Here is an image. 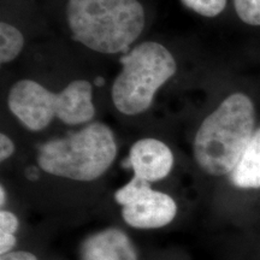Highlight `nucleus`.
I'll return each instance as SVG.
<instances>
[{"instance_id":"f257e3e1","label":"nucleus","mask_w":260,"mask_h":260,"mask_svg":"<svg viewBox=\"0 0 260 260\" xmlns=\"http://www.w3.org/2000/svg\"><path fill=\"white\" fill-rule=\"evenodd\" d=\"M251 98L234 93L204 119L194 138V158L211 176L232 174L245 153L255 129Z\"/></svg>"},{"instance_id":"f03ea898","label":"nucleus","mask_w":260,"mask_h":260,"mask_svg":"<svg viewBox=\"0 0 260 260\" xmlns=\"http://www.w3.org/2000/svg\"><path fill=\"white\" fill-rule=\"evenodd\" d=\"M67 19L75 41L98 53L129 50L145 28L138 0H68Z\"/></svg>"},{"instance_id":"7ed1b4c3","label":"nucleus","mask_w":260,"mask_h":260,"mask_svg":"<svg viewBox=\"0 0 260 260\" xmlns=\"http://www.w3.org/2000/svg\"><path fill=\"white\" fill-rule=\"evenodd\" d=\"M8 106L30 132L46 129L53 118L68 125H80L94 118L93 84L75 80L59 93H52L32 80L17 81L10 89Z\"/></svg>"},{"instance_id":"20e7f679","label":"nucleus","mask_w":260,"mask_h":260,"mask_svg":"<svg viewBox=\"0 0 260 260\" xmlns=\"http://www.w3.org/2000/svg\"><path fill=\"white\" fill-rule=\"evenodd\" d=\"M117 155L112 130L102 122H92L79 132L54 139L39 148L38 164L53 176L90 182L109 170Z\"/></svg>"},{"instance_id":"39448f33","label":"nucleus","mask_w":260,"mask_h":260,"mask_svg":"<svg viewBox=\"0 0 260 260\" xmlns=\"http://www.w3.org/2000/svg\"><path fill=\"white\" fill-rule=\"evenodd\" d=\"M122 70L111 88L112 103L125 116H138L151 107L155 93L176 74L177 63L167 47L145 41L119 59Z\"/></svg>"},{"instance_id":"423d86ee","label":"nucleus","mask_w":260,"mask_h":260,"mask_svg":"<svg viewBox=\"0 0 260 260\" xmlns=\"http://www.w3.org/2000/svg\"><path fill=\"white\" fill-rule=\"evenodd\" d=\"M177 213V205L170 195L149 188L122 209L126 224L136 229H158L172 222Z\"/></svg>"},{"instance_id":"0eeeda50","label":"nucleus","mask_w":260,"mask_h":260,"mask_svg":"<svg viewBox=\"0 0 260 260\" xmlns=\"http://www.w3.org/2000/svg\"><path fill=\"white\" fill-rule=\"evenodd\" d=\"M129 164L134 176L151 182L160 181L170 174L174 155L160 140L147 138L136 141L129 152Z\"/></svg>"},{"instance_id":"6e6552de","label":"nucleus","mask_w":260,"mask_h":260,"mask_svg":"<svg viewBox=\"0 0 260 260\" xmlns=\"http://www.w3.org/2000/svg\"><path fill=\"white\" fill-rule=\"evenodd\" d=\"M82 260H138L132 241L119 229H106L83 242Z\"/></svg>"},{"instance_id":"1a4fd4ad","label":"nucleus","mask_w":260,"mask_h":260,"mask_svg":"<svg viewBox=\"0 0 260 260\" xmlns=\"http://www.w3.org/2000/svg\"><path fill=\"white\" fill-rule=\"evenodd\" d=\"M232 183L242 189H260V128L253 134L237 167L230 174Z\"/></svg>"},{"instance_id":"9d476101","label":"nucleus","mask_w":260,"mask_h":260,"mask_svg":"<svg viewBox=\"0 0 260 260\" xmlns=\"http://www.w3.org/2000/svg\"><path fill=\"white\" fill-rule=\"evenodd\" d=\"M24 47V37L14 25L0 23V63L8 64L19 56Z\"/></svg>"},{"instance_id":"9b49d317","label":"nucleus","mask_w":260,"mask_h":260,"mask_svg":"<svg viewBox=\"0 0 260 260\" xmlns=\"http://www.w3.org/2000/svg\"><path fill=\"white\" fill-rule=\"evenodd\" d=\"M151 188L149 182L142 180L138 176H134L125 186L119 188L115 193V199L117 203L122 206H125L133 201L138 199L140 195H142L145 191H147Z\"/></svg>"},{"instance_id":"f8f14e48","label":"nucleus","mask_w":260,"mask_h":260,"mask_svg":"<svg viewBox=\"0 0 260 260\" xmlns=\"http://www.w3.org/2000/svg\"><path fill=\"white\" fill-rule=\"evenodd\" d=\"M234 8L243 23L260 27V0H234Z\"/></svg>"},{"instance_id":"ddd939ff","label":"nucleus","mask_w":260,"mask_h":260,"mask_svg":"<svg viewBox=\"0 0 260 260\" xmlns=\"http://www.w3.org/2000/svg\"><path fill=\"white\" fill-rule=\"evenodd\" d=\"M186 8L204 17H216L225 9L226 0H181Z\"/></svg>"},{"instance_id":"4468645a","label":"nucleus","mask_w":260,"mask_h":260,"mask_svg":"<svg viewBox=\"0 0 260 260\" xmlns=\"http://www.w3.org/2000/svg\"><path fill=\"white\" fill-rule=\"evenodd\" d=\"M17 228V217L9 211L3 210L0 212V234H15Z\"/></svg>"},{"instance_id":"2eb2a0df","label":"nucleus","mask_w":260,"mask_h":260,"mask_svg":"<svg viewBox=\"0 0 260 260\" xmlns=\"http://www.w3.org/2000/svg\"><path fill=\"white\" fill-rule=\"evenodd\" d=\"M14 152L15 144L12 142V140L8 135H5L4 133H2L0 134V160L4 161L6 159H9L14 154Z\"/></svg>"},{"instance_id":"dca6fc26","label":"nucleus","mask_w":260,"mask_h":260,"mask_svg":"<svg viewBox=\"0 0 260 260\" xmlns=\"http://www.w3.org/2000/svg\"><path fill=\"white\" fill-rule=\"evenodd\" d=\"M15 245V234H0V253H2V255L11 252Z\"/></svg>"},{"instance_id":"f3484780","label":"nucleus","mask_w":260,"mask_h":260,"mask_svg":"<svg viewBox=\"0 0 260 260\" xmlns=\"http://www.w3.org/2000/svg\"><path fill=\"white\" fill-rule=\"evenodd\" d=\"M0 260H38L37 256L29 252H10L6 253V254H3Z\"/></svg>"},{"instance_id":"a211bd4d","label":"nucleus","mask_w":260,"mask_h":260,"mask_svg":"<svg viewBox=\"0 0 260 260\" xmlns=\"http://www.w3.org/2000/svg\"><path fill=\"white\" fill-rule=\"evenodd\" d=\"M27 177L29 178V180H37V178L39 177V172H38L37 169H35V168L28 169Z\"/></svg>"},{"instance_id":"6ab92c4d","label":"nucleus","mask_w":260,"mask_h":260,"mask_svg":"<svg viewBox=\"0 0 260 260\" xmlns=\"http://www.w3.org/2000/svg\"><path fill=\"white\" fill-rule=\"evenodd\" d=\"M5 199H6V193H5V188L4 187H0V204H2V206L4 205L5 203Z\"/></svg>"},{"instance_id":"aec40b11","label":"nucleus","mask_w":260,"mask_h":260,"mask_svg":"<svg viewBox=\"0 0 260 260\" xmlns=\"http://www.w3.org/2000/svg\"><path fill=\"white\" fill-rule=\"evenodd\" d=\"M94 83H95L98 87L104 86V84H105V80H104L103 77H96V79L94 80Z\"/></svg>"}]
</instances>
